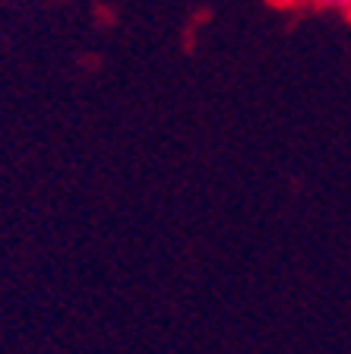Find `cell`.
<instances>
[{
  "instance_id": "cell-1",
  "label": "cell",
  "mask_w": 351,
  "mask_h": 354,
  "mask_svg": "<svg viewBox=\"0 0 351 354\" xmlns=\"http://www.w3.org/2000/svg\"><path fill=\"white\" fill-rule=\"evenodd\" d=\"M314 3H320L323 10H332V13H342L351 19V0H314Z\"/></svg>"
},
{
  "instance_id": "cell-2",
  "label": "cell",
  "mask_w": 351,
  "mask_h": 354,
  "mask_svg": "<svg viewBox=\"0 0 351 354\" xmlns=\"http://www.w3.org/2000/svg\"><path fill=\"white\" fill-rule=\"evenodd\" d=\"M276 3H285V7H291V3H304V0H276Z\"/></svg>"
}]
</instances>
